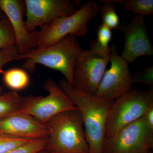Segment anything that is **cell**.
<instances>
[{
    "mask_svg": "<svg viewBox=\"0 0 153 153\" xmlns=\"http://www.w3.org/2000/svg\"><path fill=\"white\" fill-rule=\"evenodd\" d=\"M3 93V88L2 86H0V94Z\"/></svg>",
    "mask_w": 153,
    "mask_h": 153,
    "instance_id": "cell-27",
    "label": "cell"
},
{
    "mask_svg": "<svg viewBox=\"0 0 153 153\" xmlns=\"http://www.w3.org/2000/svg\"><path fill=\"white\" fill-rule=\"evenodd\" d=\"M100 1L102 4L101 7L99 9L102 24L111 30L120 29V19L116 11L114 3L109 0H102Z\"/></svg>",
    "mask_w": 153,
    "mask_h": 153,
    "instance_id": "cell-17",
    "label": "cell"
},
{
    "mask_svg": "<svg viewBox=\"0 0 153 153\" xmlns=\"http://www.w3.org/2000/svg\"><path fill=\"white\" fill-rule=\"evenodd\" d=\"M59 85L82 116L90 153H103L107 120L114 100L78 90L65 79L60 80Z\"/></svg>",
    "mask_w": 153,
    "mask_h": 153,
    "instance_id": "cell-1",
    "label": "cell"
},
{
    "mask_svg": "<svg viewBox=\"0 0 153 153\" xmlns=\"http://www.w3.org/2000/svg\"><path fill=\"white\" fill-rule=\"evenodd\" d=\"M27 30L32 32L38 27L56 19L74 14L81 7L77 0H25Z\"/></svg>",
    "mask_w": 153,
    "mask_h": 153,
    "instance_id": "cell-8",
    "label": "cell"
},
{
    "mask_svg": "<svg viewBox=\"0 0 153 153\" xmlns=\"http://www.w3.org/2000/svg\"><path fill=\"white\" fill-rule=\"evenodd\" d=\"M110 58V56H99L90 49H81L74 65L72 85L78 90L95 95Z\"/></svg>",
    "mask_w": 153,
    "mask_h": 153,
    "instance_id": "cell-9",
    "label": "cell"
},
{
    "mask_svg": "<svg viewBox=\"0 0 153 153\" xmlns=\"http://www.w3.org/2000/svg\"><path fill=\"white\" fill-rule=\"evenodd\" d=\"M47 124L49 134L46 149L50 153H90L78 109L56 115Z\"/></svg>",
    "mask_w": 153,
    "mask_h": 153,
    "instance_id": "cell-3",
    "label": "cell"
},
{
    "mask_svg": "<svg viewBox=\"0 0 153 153\" xmlns=\"http://www.w3.org/2000/svg\"><path fill=\"white\" fill-rule=\"evenodd\" d=\"M110 68L105 70L95 95L115 100L131 90V74L128 64L117 53L116 48H111Z\"/></svg>",
    "mask_w": 153,
    "mask_h": 153,
    "instance_id": "cell-10",
    "label": "cell"
},
{
    "mask_svg": "<svg viewBox=\"0 0 153 153\" xmlns=\"http://www.w3.org/2000/svg\"><path fill=\"white\" fill-rule=\"evenodd\" d=\"M153 148V130L144 116L105 138L103 153H151Z\"/></svg>",
    "mask_w": 153,
    "mask_h": 153,
    "instance_id": "cell-7",
    "label": "cell"
},
{
    "mask_svg": "<svg viewBox=\"0 0 153 153\" xmlns=\"http://www.w3.org/2000/svg\"><path fill=\"white\" fill-rule=\"evenodd\" d=\"M34 140L28 139L0 133V153H6Z\"/></svg>",
    "mask_w": 153,
    "mask_h": 153,
    "instance_id": "cell-20",
    "label": "cell"
},
{
    "mask_svg": "<svg viewBox=\"0 0 153 153\" xmlns=\"http://www.w3.org/2000/svg\"><path fill=\"white\" fill-rule=\"evenodd\" d=\"M44 87L48 95L45 97L33 95L23 97L19 112L29 115L47 123L56 115L77 109L71 99L54 80L47 79Z\"/></svg>",
    "mask_w": 153,
    "mask_h": 153,
    "instance_id": "cell-6",
    "label": "cell"
},
{
    "mask_svg": "<svg viewBox=\"0 0 153 153\" xmlns=\"http://www.w3.org/2000/svg\"><path fill=\"white\" fill-rule=\"evenodd\" d=\"M2 74L6 86L13 91L24 90L30 84V76L25 69L12 68L3 71Z\"/></svg>",
    "mask_w": 153,
    "mask_h": 153,
    "instance_id": "cell-15",
    "label": "cell"
},
{
    "mask_svg": "<svg viewBox=\"0 0 153 153\" xmlns=\"http://www.w3.org/2000/svg\"><path fill=\"white\" fill-rule=\"evenodd\" d=\"M123 5V9L140 16H151L153 13V0H109Z\"/></svg>",
    "mask_w": 153,
    "mask_h": 153,
    "instance_id": "cell-18",
    "label": "cell"
},
{
    "mask_svg": "<svg viewBox=\"0 0 153 153\" xmlns=\"http://www.w3.org/2000/svg\"><path fill=\"white\" fill-rule=\"evenodd\" d=\"M81 49L77 37L68 35L49 47L20 54L17 60H25L23 68L30 73H35L37 64L60 71L72 85L74 65Z\"/></svg>",
    "mask_w": 153,
    "mask_h": 153,
    "instance_id": "cell-2",
    "label": "cell"
},
{
    "mask_svg": "<svg viewBox=\"0 0 153 153\" xmlns=\"http://www.w3.org/2000/svg\"><path fill=\"white\" fill-rule=\"evenodd\" d=\"M20 53L16 45L0 49V74H2L4 65L13 60H17Z\"/></svg>",
    "mask_w": 153,
    "mask_h": 153,
    "instance_id": "cell-22",
    "label": "cell"
},
{
    "mask_svg": "<svg viewBox=\"0 0 153 153\" xmlns=\"http://www.w3.org/2000/svg\"><path fill=\"white\" fill-rule=\"evenodd\" d=\"M112 38V30L103 24H101L97 28L96 39L90 41V50L101 57H110L111 48L109 44Z\"/></svg>",
    "mask_w": 153,
    "mask_h": 153,
    "instance_id": "cell-14",
    "label": "cell"
},
{
    "mask_svg": "<svg viewBox=\"0 0 153 153\" xmlns=\"http://www.w3.org/2000/svg\"><path fill=\"white\" fill-rule=\"evenodd\" d=\"M22 99V97L13 91L0 94V120L19 111Z\"/></svg>",
    "mask_w": 153,
    "mask_h": 153,
    "instance_id": "cell-16",
    "label": "cell"
},
{
    "mask_svg": "<svg viewBox=\"0 0 153 153\" xmlns=\"http://www.w3.org/2000/svg\"><path fill=\"white\" fill-rule=\"evenodd\" d=\"M144 116L148 126L153 130V106L148 111Z\"/></svg>",
    "mask_w": 153,
    "mask_h": 153,
    "instance_id": "cell-24",
    "label": "cell"
},
{
    "mask_svg": "<svg viewBox=\"0 0 153 153\" xmlns=\"http://www.w3.org/2000/svg\"><path fill=\"white\" fill-rule=\"evenodd\" d=\"M153 106V89H135L114 100L110 110L105 128V138L139 119Z\"/></svg>",
    "mask_w": 153,
    "mask_h": 153,
    "instance_id": "cell-5",
    "label": "cell"
},
{
    "mask_svg": "<svg viewBox=\"0 0 153 153\" xmlns=\"http://www.w3.org/2000/svg\"><path fill=\"white\" fill-rule=\"evenodd\" d=\"M37 153H50L49 152H48V151L46 149H45L43 150H41L40 151V152H38Z\"/></svg>",
    "mask_w": 153,
    "mask_h": 153,
    "instance_id": "cell-26",
    "label": "cell"
},
{
    "mask_svg": "<svg viewBox=\"0 0 153 153\" xmlns=\"http://www.w3.org/2000/svg\"><path fill=\"white\" fill-rule=\"evenodd\" d=\"M131 79L132 84L140 82L148 85L151 89H153V66L131 74Z\"/></svg>",
    "mask_w": 153,
    "mask_h": 153,
    "instance_id": "cell-23",
    "label": "cell"
},
{
    "mask_svg": "<svg viewBox=\"0 0 153 153\" xmlns=\"http://www.w3.org/2000/svg\"><path fill=\"white\" fill-rule=\"evenodd\" d=\"M120 30L125 38L124 47L121 55L128 64L138 57L152 56L153 49L148 37L144 16L137 15Z\"/></svg>",
    "mask_w": 153,
    "mask_h": 153,
    "instance_id": "cell-11",
    "label": "cell"
},
{
    "mask_svg": "<svg viewBox=\"0 0 153 153\" xmlns=\"http://www.w3.org/2000/svg\"><path fill=\"white\" fill-rule=\"evenodd\" d=\"M0 133L30 140L47 138L49 134L47 123L19 111L0 120Z\"/></svg>",
    "mask_w": 153,
    "mask_h": 153,
    "instance_id": "cell-13",
    "label": "cell"
},
{
    "mask_svg": "<svg viewBox=\"0 0 153 153\" xmlns=\"http://www.w3.org/2000/svg\"><path fill=\"white\" fill-rule=\"evenodd\" d=\"M5 16V15L4 14V13H3L2 11L1 10V8H0V20L4 18Z\"/></svg>",
    "mask_w": 153,
    "mask_h": 153,
    "instance_id": "cell-25",
    "label": "cell"
},
{
    "mask_svg": "<svg viewBox=\"0 0 153 153\" xmlns=\"http://www.w3.org/2000/svg\"><path fill=\"white\" fill-rule=\"evenodd\" d=\"M97 3L88 1L84 3L74 14L62 17L39 27L36 30L37 48L52 46L68 35L83 36L88 32V24L99 13Z\"/></svg>",
    "mask_w": 153,
    "mask_h": 153,
    "instance_id": "cell-4",
    "label": "cell"
},
{
    "mask_svg": "<svg viewBox=\"0 0 153 153\" xmlns=\"http://www.w3.org/2000/svg\"><path fill=\"white\" fill-rule=\"evenodd\" d=\"M16 45L13 30L6 16L0 20V49Z\"/></svg>",
    "mask_w": 153,
    "mask_h": 153,
    "instance_id": "cell-19",
    "label": "cell"
},
{
    "mask_svg": "<svg viewBox=\"0 0 153 153\" xmlns=\"http://www.w3.org/2000/svg\"><path fill=\"white\" fill-rule=\"evenodd\" d=\"M47 138L34 140L6 153H37L46 149Z\"/></svg>",
    "mask_w": 153,
    "mask_h": 153,
    "instance_id": "cell-21",
    "label": "cell"
},
{
    "mask_svg": "<svg viewBox=\"0 0 153 153\" xmlns=\"http://www.w3.org/2000/svg\"><path fill=\"white\" fill-rule=\"evenodd\" d=\"M0 8L10 22L16 38V45L20 54L37 48L36 30L29 32L24 21L26 13L25 1L0 0Z\"/></svg>",
    "mask_w": 153,
    "mask_h": 153,
    "instance_id": "cell-12",
    "label": "cell"
}]
</instances>
